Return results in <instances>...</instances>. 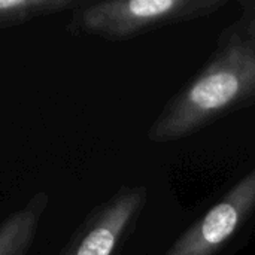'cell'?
<instances>
[{"label":"cell","mask_w":255,"mask_h":255,"mask_svg":"<svg viewBox=\"0 0 255 255\" xmlns=\"http://www.w3.org/2000/svg\"><path fill=\"white\" fill-rule=\"evenodd\" d=\"M255 105V15L241 10L218 36L206 64L163 106L146 131L152 143L190 137Z\"/></svg>","instance_id":"cell-1"},{"label":"cell","mask_w":255,"mask_h":255,"mask_svg":"<svg viewBox=\"0 0 255 255\" xmlns=\"http://www.w3.org/2000/svg\"><path fill=\"white\" fill-rule=\"evenodd\" d=\"M227 3L229 0H85L70 12L67 30L106 42H126L214 15Z\"/></svg>","instance_id":"cell-2"},{"label":"cell","mask_w":255,"mask_h":255,"mask_svg":"<svg viewBox=\"0 0 255 255\" xmlns=\"http://www.w3.org/2000/svg\"><path fill=\"white\" fill-rule=\"evenodd\" d=\"M148 202L145 185L120 187L94 206L57 255H117Z\"/></svg>","instance_id":"cell-3"},{"label":"cell","mask_w":255,"mask_h":255,"mask_svg":"<svg viewBox=\"0 0 255 255\" xmlns=\"http://www.w3.org/2000/svg\"><path fill=\"white\" fill-rule=\"evenodd\" d=\"M255 211V167L199 218L164 255H215Z\"/></svg>","instance_id":"cell-4"},{"label":"cell","mask_w":255,"mask_h":255,"mask_svg":"<svg viewBox=\"0 0 255 255\" xmlns=\"http://www.w3.org/2000/svg\"><path fill=\"white\" fill-rule=\"evenodd\" d=\"M49 208L46 191L34 193L19 209L0 223V255H28Z\"/></svg>","instance_id":"cell-5"},{"label":"cell","mask_w":255,"mask_h":255,"mask_svg":"<svg viewBox=\"0 0 255 255\" xmlns=\"http://www.w3.org/2000/svg\"><path fill=\"white\" fill-rule=\"evenodd\" d=\"M85 0H0V30L73 12Z\"/></svg>","instance_id":"cell-6"},{"label":"cell","mask_w":255,"mask_h":255,"mask_svg":"<svg viewBox=\"0 0 255 255\" xmlns=\"http://www.w3.org/2000/svg\"><path fill=\"white\" fill-rule=\"evenodd\" d=\"M239 6H241V10L255 15V0H241Z\"/></svg>","instance_id":"cell-7"}]
</instances>
